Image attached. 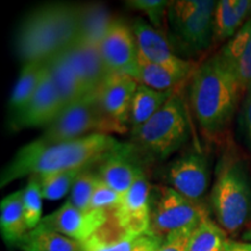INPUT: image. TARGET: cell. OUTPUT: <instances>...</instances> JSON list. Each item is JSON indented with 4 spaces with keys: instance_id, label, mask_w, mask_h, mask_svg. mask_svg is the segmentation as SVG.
<instances>
[{
    "instance_id": "obj_1",
    "label": "cell",
    "mask_w": 251,
    "mask_h": 251,
    "mask_svg": "<svg viewBox=\"0 0 251 251\" xmlns=\"http://www.w3.org/2000/svg\"><path fill=\"white\" fill-rule=\"evenodd\" d=\"M122 142L107 134H91L77 140L49 143L39 139L25 144L1 171L0 186L33 175L86 169L98 164Z\"/></svg>"
},
{
    "instance_id": "obj_2",
    "label": "cell",
    "mask_w": 251,
    "mask_h": 251,
    "mask_svg": "<svg viewBox=\"0 0 251 251\" xmlns=\"http://www.w3.org/2000/svg\"><path fill=\"white\" fill-rule=\"evenodd\" d=\"M244 91L228 65L212 55L198 65L190 80L191 109L208 135L222 133L236 113Z\"/></svg>"
},
{
    "instance_id": "obj_3",
    "label": "cell",
    "mask_w": 251,
    "mask_h": 251,
    "mask_svg": "<svg viewBox=\"0 0 251 251\" xmlns=\"http://www.w3.org/2000/svg\"><path fill=\"white\" fill-rule=\"evenodd\" d=\"M79 5L51 2L29 12L19 25L14 46L24 63L46 62L78 39Z\"/></svg>"
},
{
    "instance_id": "obj_4",
    "label": "cell",
    "mask_w": 251,
    "mask_h": 251,
    "mask_svg": "<svg viewBox=\"0 0 251 251\" xmlns=\"http://www.w3.org/2000/svg\"><path fill=\"white\" fill-rule=\"evenodd\" d=\"M190 120L180 90L151 119L130 130V144L144 162L168 159L190 139Z\"/></svg>"
},
{
    "instance_id": "obj_5",
    "label": "cell",
    "mask_w": 251,
    "mask_h": 251,
    "mask_svg": "<svg viewBox=\"0 0 251 251\" xmlns=\"http://www.w3.org/2000/svg\"><path fill=\"white\" fill-rule=\"evenodd\" d=\"M209 200L216 221L227 233H237L247 225L251 218V178L243 159L222 157Z\"/></svg>"
},
{
    "instance_id": "obj_6",
    "label": "cell",
    "mask_w": 251,
    "mask_h": 251,
    "mask_svg": "<svg viewBox=\"0 0 251 251\" xmlns=\"http://www.w3.org/2000/svg\"><path fill=\"white\" fill-rule=\"evenodd\" d=\"M213 0H175L166 13V37L175 54L192 58L206 51L214 43Z\"/></svg>"
},
{
    "instance_id": "obj_7",
    "label": "cell",
    "mask_w": 251,
    "mask_h": 251,
    "mask_svg": "<svg viewBox=\"0 0 251 251\" xmlns=\"http://www.w3.org/2000/svg\"><path fill=\"white\" fill-rule=\"evenodd\" d=\"M121 127L107 117L100 105L98 91L62 109L58 117L45 128L41 140L49 143L77 140L91 134H125Z\"/></svg>"
},
{
    "instance_id": "obj_8",
    "label": "cell",
    "mask_w": 251,
    "mask_h": 251,
    "mask_svg": "<svg viewBox=\"0 0 251 251\" xmlns=\"http://www.w3.org/2000/svg\"><path fill=\"white\" fill-rule=\"evenodd\" d=\"M208 218V208L201 201L188 199L165 185L152 187L150 233L164 238L181 229H194Z\"/></svg>"
},
{
    "instance_id": "obj_9",
    "label": "cell",
    "mask_w": 251,
    "mask_h": 251,
    "mask_svg": "<svg viewBox=\"0 0 251 251\" xmlns=\"http://www.w3.org/2000/svg\"><path fill=\"white\" fill-rule=\"evenodd\" d=\"M163 185L174 188L194 201H201L211 184L208 158L199 150L177 156L162 171Z\"/></svg>"
},
{
    "instance_id": "obj_10",
    "label": "cell",
    "mask_w": 251,
    "mask_h": 251,
    "mask_svg": "<svg viewBox=\"0 0 251 251\" xmlns=\"http://www.w3.org/2000/svg\"><path fill=\"white\" fill-rule=\"evenodd\" d=\"M99 51L111 74L136 78L140 54L130 25L115 18L100 43Z\"/></svg>"
},
{
    "instance_id": "obj_11",
    "label": "cell",
    "mask_w": 251,
    "mask_h": 251,
    "mask_svg": "<svg viewBox=\"0 0 251 251\" xmlns=\"http://www.w3.org/2000/svg\"><path fill=\"white\" fill-rule=\"evenodd\" d=\"M151 192L152 186L143 174L122 196L121 202L111 213L113 221L126 234L139 237L150 230Z\"/></svg>"
},
{
    "instance_id": "obj_12",
    "label": "cell",
    "mask_w": 251,
    "mask_h": 251,
    "mask_svg": "<svg viewBox=\"0 0 251 251\" xmlns=\"http://www.w3.org/2000/svg\"><path fill=\"white\" fill-rule=\"evenodd\" d=\"M109 218L111 213L96 209L83 211L68 200L57 211L42 218L37 227L62 234L81 243L107 224Z\"/></svg>"
},
{
    "instance_id": "obj_13",
    "label": "cell",
    "mask_w": 251,
    "mask_h": 251,
    "mask_svg": "<svg viewBox=\"0 0 251 251\" xmlns=\"http://www.w3.org/2000/svg\"><path fill=\"white\" fill-rule=\"evenodd\" d=\"M130 26L137 42L140 59L175 70H194L198 67L192 61H185L175 54L163 30L141 18L134 19Z\"/></svg>"
},
{
    "instance_id": "obj_14",
    "label": "cell",
    "mask_w": 251,
    "mask_h": 251,
    "mask_svg": "<svg viewBox=\"0 0 251 251\" xmlns=\"http://www.w3.org/2000/svg\"><path fill=\"white\" fill-rule=\"evenodd\" d=\"M143 161L130 143H122L98 163L97 175L121 196L127 192L144 172Z\"/></svg>"
},
{
    "instance_id": "obj_15",
    "label": "cell",
    "mask_w": 251,
    "mask_h": 251,
    "mask_svg": "<svg viewBox=\"0 0 251 251\" xmlns=\"http://www.w3.org/2000/svg\"><path fill=\"white\" fill-rule=\"evenodd\" d=\"M63 108L64 105L47 70L45 79L42 80L36 93L21 114L18 115L14 120L9 121V126L13 130L37 127L47 128L58 117Z\"/></svg>"
},
{
    "instance_id": "obj_16",
    "label": "cell",
    "mask_w": 251,
    "mask_h": 251,
    "mask_svg": "<svg viewBox=\"0 0 251 251\" xmlns=\"http://www.w3.org/2000/svg\"><path fill=\"white\" fill-rule=\"evenodd\" d=\"M137 85L139 83L134 78L112 74L98 90L99 101L103 112L126 133L129 130L130 107Z\"/></svg>"
},
{
    "instance_id": "obj_17",
    "label": "cell",
    "mask_w": 251,
    "mask_h": 251,
    "mask_svg": "<svg viewBox=\"0 0 251 251\" xmlns=\"http://www.w3.org/2000/svg\"><path fill=\"white\" fill-rule=\"evenodd\" d=\"M64 52L77 77L89 93L98 91L112 75L103 62L99 47L76 41L65 49Z\"/></svg>"
},
{
    "instance_id": "obj_18",
    "label": "cell",
    "mask_w": 251,
    "mask_h": 251,
    "mask_svg": "<svg viewBox=\"0 0 251 251\" xmlns=\"http://www.w3.org/2000/svg\"><path fill=\"white\" fill-rule=\"evenodd\" d=\"M218 54L246 92L251 86V19L236 35L224 43Z\"/></svg>"
},
{
    "instance_id": "obj_19",
    "label": "cell",
    "mask_w": 251,
    "mask_h": 251,
    "mask_svg": "<svg viewBox=\"0 0 251 251\" xmlns=\"http://www.w3.org/2000/svg\"><path fill=\"white\" fill-rule=\"evenodd\" d=\"M251 19V0H220L214 12V41L227 42Z\"/></svg>"
},
{
    "instance_id": "obj_20",
    "label": "cell",
    "mask_w": 251,
    "mask_h": 251,
    "mask_svg": "<svg viewBox=\"0 0 251 251\" xmlns=\"http://www.w3.org/2000/svg\"><path fill=\"white\" fill-rule=\"evenodd\" d=\"M47 70V61L29 62L23 65L8 100L9 121L14 120L18 115H20L28 105L42 80L45 79Z\"/></svg>"
},
{
    "instance_id": "obj_21",
    "label": "cell",
    "mask_w": 251,
    "mask_h": 251,
    "mask_svg": "<svg viewBox=\"0 0 251 251\" xmlns=\"http://www.w3.org/2000/svg\"><path fill=\"white\" fill-rule=\"evenodd\" d=\"M47 67L64 107L89 93L77 77L64 51L49 58Z\"/></svg>"
},
{
    "instance_id": "obj_22",
    "label": "cell",
    "mask_w": 251,
    "mask_h": 251,
    "mask_svg": "<svg viewBox=\"0 0 251 251\" xmlns=\"http://www.w3.org/2000/svg\"><path fill=\"white\" fill-rule=\"evenodd\" d=\"M196 69L175 70L140 59L139 71L135 80L139 84L161 92H176L191 80Z\"/></svg>"
},
{
    "instance_id": "obj_23",
    "label": "cell",
    "mask_w": 251,
    "mask_h": 251,
    "mask_svg": "<svg viewBox=\"0 0 251 251\" xmlns=\"http://www.w3.org/2000/svg\"><path fill=\"white\" fill-rule=\"evenodd\" d=\"M0 231L8 244L20 246L29 231L25 218L23 190L8 194L0 203Z\"/></svg>"
},
{
    "instance_id": "obj_24",
    "label": "cell",
    "mask_w": 251,
    "mask_h": 251,
    "mask_svg": "<svg viewBox=\"0 0 251 251\" xmlns=\"http://www.w3.org/2000/svg\"><path fill=\"white\" fill-rule=\"evenodd\" d=\"M115 18L102 4L79 5V28L77 41L99 47Z\"/></svg>"
},
{
    "instance_id": "obj_25",
    "label": "cell",
    "mask_w": 251,
    "mask_h": 251,
    "mask_svg": "<svg viewBox=\"0 0 251 251\" xmlns=\"http://www.w3.org/2000/svg\"><path fill=\"white\" fill-rule=\"evenodd\" d=\"M177 92V91H176ZM175 92H161L139 84L133 97L129 115V130L146 124L165 105Z\"/></svg>"
},
{
    "instance_id": "obj_26",
    "label": "cell",
    "mask_w": 251,
    "mask_h": 251,
    "mask_svg": "<svg viewBox=\"0 0 251 251\" xmlns=\"http://www.w3.org/2000/svg\"><path fill=\"white\" fill-rule=\"evenodd\" d=\"M136 240L137 237L122 231L109 218L107 224L80 244L83 251H131Z\"/></svg>"
},
{
    "instance_id": "obj_27",
    "label": "cell",
    "mask_w": 251,
    "mask_h": 251,
    "mask_svg": "<svg viewBox=\"0 0 251 251\" xmlns=\"http://www.w3.org/2000/svg\"><path fill=\"white\" fill-rule=\"evenodd\" d=\"M19 247L23 251H83L77 241L41 227L28 231Z\"/></svg>"
},
{
    "instance_id": "obj_28",
    "label": "cell",
    "mask_w": 251,
    "mask_h": 251,
    "mask_svg": "<svg viewBox=\"0 0 251 251\" xmlns=\"http://www.w3.org/2000/svg\"><path fill=\"white\" fill-rule=\"evenodd\" d=\"M228 240L227 231L208 218L193 229L186 251H224Z\"/></svg>"
},
{
    "instance_id": "obj_29",
    "label": "cell",
    "mask_w": 251,
    "mask_h": 251,
    "mask_svg": "<svg viewBox=\"0 0 251 251\" xmlns=\"http://www.w3.org/2000/svg\"><path fill=\"white\" fill-rule=\"evenodd\" d=\"M83 170L84 169H76L37 175L43 199L58 200L64 197L69 191H71L72 185Z\"/></svg>"
},
{
    "instance_id": "obj_30",
    "label": "cell",
    "mask_w": 251,
    "mask_h": 251,
    "mask_svg": "<svg viewBox=\"0 0 251 251\" xmlns=\"http://www.w3.org/2000/svg\"><path fill=\"white\" fill-rule=\"evenodd\" d=\"M42 192L39 181V176L28 177V183L23 190V203L25 218L28 229L36 228L42 220Z\"/></svg>"
},
{
    "instance_id": "obj_31",
    "label": "cell",
    "mask_w": 251,
    "mask_h": 251,
    "mask_svg": "<svg viewBox=\"0 0 251 251\" xmlns=\"http://www.w3.org/2000/svg\"><path fill=\"white\" fill-rule=\"evenodd\" d=\"M98 175L89 168L84 169L77 177L76 181L72 185L70 201L75 206L83 211L91 209V199H92L94 188L98 181Z\"/></svg>"
},
{
    "instance_id": "obj_32",
    "label": "cell",
    "mask_w": 251,
    "mask_h": 251,
    "mask_svg": "<svg viewBox=\"0 0 251 251\" xmlns=\"http://www.w3.org/2000/svg\"><path fill=\"white\" fill-rule=\"evenodd\" d=\"M126 5L143 13L148 18L149 24L157 29H164L166 13H168L170 1H165V0H129V1H126Z\"/></svg>"
},
{
    "instance_id": "obj_33",
    "label": "cell",
    "mask_w": 251,
    "mask_h": 251,
    "mask_svg": "<svg viewBox=\"0 0 251 251\" xmlns=\"http://www.w3.org/2000/svg\"><path fill=\"white\" fill-rule=\"evenodd\" d=\"M99 177V176H98ZM122 196L98 178L91 199V209L112 213L121 202Z\"/></svg>"
},
{
    "instance_id": "obj_34",
    "label": "cell",
    "mask_w": 251,
    "mask_h": 251,
    "mask_svg": "<svg viewBox=\"0 0 251 251\" xmlns=\"http://www.w3.org/2000/svg\"><path fill=\"white\" fill-rule=\"evenodd\" d=\"M192 231V228H187L169 234L168 236L163 238V242L158 251H186L188 238H190Z\"/></svg>"
},
{
    "instance_id": "obj_35",
    "label": "cell",
    "mask_w": 251,
    "mask_h": 251,
    "mask_svg": "<svg viewBox=\"0 0 251 251\" xmlns=\"http://www.w3.org/2000/svg\"><path fill=\"white\" fill-rule=\"evenodd\" d=\"M240 125L248 148L251 151V86L243 94L240 113Z\"/></svg>"
},
{
    "instance_id": "obj_36",
    "label": "cell",
    "mask_w": 251,
    "mask_h": 251,
    "mask_svg": "<svg viewBox=\"0 0 251 251\" xmlns=\"http://www.w3.org/2000/svg\"><path fill=\"white\" fill-rule=\"evenodd\" d=\"M163 242V238L157 236V235L150 233H146L142 236L137 237L135 246L131 251H158L159 247Z\"/></svg>"
},
{
    "instance_id": "obj_37",
    "label": "cell",
    "mask_w": 251,
    "mask_h": 251,
    "mask_svg": "<svg viewBox=\"0 0 251 251\" xmlns=\"http://www.w3.org/2000/svg\"><path fill=\"white\" fill-rule=\"evenodd\" d=\"M224 251H251V242H241L229 238Z\"/></svg>"
},
{
    "instance_id": "obj_38",
    "label": "cell",
    "mask_w": 251,
    "mask_h": 251,
    "mask_svg": "<svg viewBox=\"0 0 251 251\" xmlns=\"http://www.w3.org/2000/svg\"><path fill=\"white\" fill-rule=\"evenodd\" d=\"M242 238L244 241H247V242H251V227L248 228L247 230L244 231L242 235Z\"/></svg>"
}]
</instances>
